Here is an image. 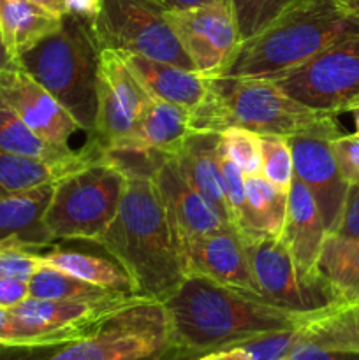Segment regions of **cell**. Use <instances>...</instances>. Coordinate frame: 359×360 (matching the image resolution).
Masks as SVG:
<instances>
[{
  "instance_id": "obj_31",
  "label": "cell",
  "mask_w": 359,
  "mask_h": 360,
  "mask_svg": "<svg viewBox=\"0 0 359 360\" xmlns=\"http://www.w3.org/2000/svg\"><path fill=\"white\" fill-rule=\"evenodd\" d=\"M263 167L260 174L282 192L289 193L294 181V162L287 137L259 136Z\"/></svg>"
},
{
  "instance_id": "obj_6",
  "label": "cell",
  "mask_w": 359,
  "mask_h": 360,
  "mask_svg": "<svg viewBox=\"0 0 359 360\" xmlns=\"http://www.w3.org/2000/svg\"><path fill=\"white\" fill-rule=\"evenodd\" d=\"M127 178L97 160L53 185L44 221L55 239L95 243L118 213Z\"/></svg>"
},
{
  "instance_id": "obj_28",
  "label": "cell",
  "mask_w": 359,
  "mask_h": 360,
  "mask_svg": "<svg viewBox=\"0 0 359 360\" xmlns=\"http://www.w3.org/2000/svg\"><path fill=\"white\" fill-rule=\"evenodd\" d=\"M65 174L70 172L48 162L0 150V195L55 183Z\"/></svg>"
},
{
  "instance_id": "obj_5",
  "label": "cell",
  "mask_w": 359,
  "mask_h": 360,
  "mask_svg": "<svg viewBox=\"0 0 359 360\" xmlns=\"http://www.w3.org/2000/svg\"><path fill=\"white\" fill-rule=\"evenodd\" d=\"M101 51L90 21L63 14L60 27L21 53L14 63L92 134L97 118Z\"/></svg>"
},
{
  "instance_id": "obj_30",
  "label": "cell",
  "mask_w": 359,
  "mask_h": 360,
  "mask_svg": "<svg viewBox=\"0 0 359 360\" xmlns=\"http://www.w3.org/2000/svg\"><path fill=\"white\" fill-rule=\"evenodd\" d=\"M239 41L253 37L298 0H229Z\"/></svg>"
},
{
  "instance_id": "obj_25",
  "label": "cell",
  "mask_w": 359,
  "mask_h": 360,
  "mask_svg": "<svg viewBox=\"0 0 359 360\" xmlns=\"http://www.w3.org/2000/svg\"><path fill=\"white\" fill-rule=\"evenodd\" d=\"M246 217L243 238H280L287 217V195L263 174L245 176Z\"/></svg>"
},
{
  "instance_id": "obj_39",
  "label": "cell",
  "mask_w": 359,
  "mask_h": 360,
  "mask_svg": "<svg viewBox=\"0 0 359 360\" xmlns=\"http://www.w3.org/2000/svg\"><path fill=\"white\" fill-rule=\"evenodd\" d=\"M56 347H21L0 343V360H44Z\"/></svg>"
},
{
  "instance_id": "obj_8",
  "label": "cell",
  "mask_w": 359,
  "mask_h": 360,
  "mask_svg": "<svg viewBox=\"0 0 359 360\" xmlns=\"http://www.w3.org/2000/svg\"><path fill=\"white\" fill-rule=\"evenodd\" d=\"M285 95L315 111L340 115L359 104V34L270 77Z\"/></svg>"
},
{
  "instance_id": "obj_40",
  "label": "cell",
  "mask_w": 359,
  "mask_h": 360,
  "mask_svg": "<svg viewBox=\"0 0 359 360\" xmlns=\"http://www.w3.org/2000/svg\"><path fill=\"white\" fill-rule=\"evenodd\" d=\"M63 11L70 16L83 18V20H95L102 9V0H62Z\"/></svg>"
},
{
  "instance_id": "obj_29",
  "label": "cell",
  "mask_w": 359,
  "mask_h": 360,
  "mask_svg": "<svg viewBox=\"0 0 359 360\" xmlns=\"http://www.w3.org/2000/svg\"><path fill=\"white\" fill-rule=\"evenodd\" d=\"M169 155L134 141H120L113 144L101 143V162L111 165L129 178L153 179Z\"/></svg>"
},
{
  "instance_id": "obj_36",
  "label": "cell",
  "mask_w": 359,
  "mask_h": 360,
  "mask_svg": "<svg viewBox=\"0 0 359 360\" xmlns=\"http://www.w3.org/2000/svg\"><path fill=\"white\" fill-rule=\"evenodd\" d=\"M333 234L347 239H359V183L348 185L340 221Z\"/></svg>"
},
{
  "instance_id": "obj_44",
  "label": "cell",
  "mask_w": 359,
  "mask_h": 360,
  "mask_svg": "<svg viewBox=\"0 0 359 360\" xmlns=\"http://www.w3.org/2000/svg\"><path fill=\"white\" fill-rule=\"evenodd\" d=\"M11 63H14V60H13V56H11L9 49H7L6 42H4L2 34H0V72H2L4 69H7Z\"/></svg>"
},
{
  "instance_id": "obj_41",
  "label": "cell",
  "mask_w": 359,
  "mask_h": 360,
  "mask_svg": "<svg viewBox=\"0 0 359 360\" xmlns=\"http://www.w3.org/2000/svg\"><path fill=\"white\" fill-rule=\"evenodd\" d=\"M197 360H252V355H250V352L245 347L238 345V347L208 352V354H203Z\"/></svg>"
},
{
  "instance_id": "obj_38",
  "label": "cell",
  "mask_w": 359,
  "mask_h": 360,
  "mask_svg": "<svg viewBox=\"0 0 359 360\" xmlns=\"http://www.w3.org/2000/svg\"><path fill=\"white\" fill-rule=\"evenodd\" d=\"M30 297L28 281L16 278H0V308H14Z\"/></svg>"
},
{
  "instance_id": "obj_9",
  "label": "cell",
  "mask_w": 359,
  "mask_h": 360,
  "mask_svg": "<svg viewBox=\"0 0 359 360\" xmlns=\"http://www.w3.org/2000/svg\"><path fill=\"white\" fill-rule=\"evenodd\" d=\"M102 49L137 53L187 70H196L165 20V9L153 0H102L90 21Z\"/></svg>"
},
{
  "instance_id": "obj_7",
  "label": "cell",
  "mask_w": 359,
  "mask_h": 360,
  "mask_svg": "<svg viewBox=\"0 0 359 360\" xmlns=\"http://www.w3.org/2000/svg\"><path fill=\"white\" fill-rule=\"evenodd\" d=\"M168 350L160 302L137 299L87 336L60 345L44 360H146Z\"/></svg>"
},
{
  "instance_id": "obj_17",
  "label": "cell",
  "mask_w": 359,
  "mask_h": 360,
  "mask_svg": "<svg viewBox=\"0 0 359 360\" xmlns=\"http://www.w3.org/2000/svg\"><path fill=\"white\" fill-rule=\"evenodd\" d=\"M53 185L35 186L0 195V248H18L37 253L55 241L44 217L53 197Z\"/></svg>"
},
{
  "instance_id": "obj_4",
  "label": "cell",
  "mask_w": 359,
  "mask_h": 360,
  "mask_svg": "<svg viewBox=\"0 0 359 360\" xmlns=\"http://www.w3.org/2000/svg\"><path fill=\"white\" fill-rule=\"evenodd\" d=\"M333 123L334 115L306 108L271 79L256 77H208L203 101L190 111V130L199 132L239 127L259 136L291 137Z\"/></svg>"
},
{
  "instance_id": "obj_42",
  "label": "cell",
  "mask_w": 359,
  "mask_h": 360,
  "mask_svg": "<svg viewBox=\"0 0 359 360\" xmlns=\"http://www.w3.org/2000/svg\"><path fill=\"white\" fill-rule=\"evenodd\" d=\"M153 2L158 4V6L165 11H178L203 6V4L211 2V0H153Z\"/></svg>"
},
{
  "instance_id": "obj_15",
  "label": "cell",
  "mask_w": 359,
  "mask_h": 360,
  "mask_svg": "<svg viewBox=\"0 0 359 360\" xmlns=\"http://www.w3.org/2000/svg\"><path fill=\"white\" fill-rule=\"evenodd\" d=\"M153 181L157 185L178 252L185 243L231 225L183 179L171 157H168V160L162 164Z\"/></svg>"
},
{
  "instance_id": "obj_14",
  "label": "cell",
  "mask_w": 359,
  "mask_h": 360,
  "mask_svg": "<svg viewBox=\"0 0 359 360\" xmlns=\"http://www.w3.org/2000/svg\"><path fill=\"white\" fill-rule=\"evenodd\" d=\"M0 97L32 132L55 146L69 148L74 134L83 130L62 104L16 63L0 72Z\"/></svg>"
},
{
  "instance_id": "obj_19",
  "label": "cell",
  "mask_w": 359,
  "mask_h": 360,
  "mask_svg": "<svg viewBox=\"0 0 359 360\" xmlns=\"http://www.w3.org/2000/svg\"><path fill=\"white\" fill-rule=\"evenodd\" d=\"M0 150L48 162L67 172L101 160V141L92 136L81 150L60 148L32 132L9 104L0 97Z\"/></svg>"
},
{
  "instance_id": "obj_1",
  "label": "cell",
  "mask_w": 359,
  "mask_h": 360,
  "mask_svg": "<svg viewBox=\"0 0 359 360\" xmlns=\"http://www.w3.org/2000/svg\"><path fill=\"white\" fill-rule=\"evenodd\" d=\"M160 304L168 348L180 354L238 347L259 336L299 329L306 319L201 276H187Z\"/></svg>"
},
{
  "instance_id": "obj_22",
  "label": "cell",
  "mask_w": 359,
  "mask_h": 360,
  "mask_svg": "<svg viewBox=\"0 0 359 360\" xmlns=\"http://www.w3.org/2000/svg\"><path fill=\"white\" fill-rule=\"evenodd\" d=\"M62 16L32 0H0V34L13 60L60 27Z\"/></svg>"
},
{
  "instance_id": "obj_33",
  "label": "cell",
  "mask_w": 359,
  "mask_h": 360,
  "mask_svg": "<svg viewBox=\"0 0 359 360\" xmlns=\"http://www.w3.org/2000/svg\"><path fill=\"white\" fill-rule=\"evenodd\" d=\"M220 167L224 176L225 199H227L229 211H231L232 225L241 232L246 217V195H245V174L241 169L229 157H225L220 148Z\"/></svg>"
},
{
  "instance_id": "obj_47",
  "label": "cell",
  "mask_w": 359,
  "mask_h": 360,
  "mask_svg": "<svg viewBox=\"0 0 359 360\" xmlns=\"http://www.w3.org/2000/svg\"><path fill=\"white\" fill-rule=\"evenodd\" d=\"M352 115H354V123H355V132L359 134V104L352 109Z\"/></svg>"
},
{
  "instance_id": "obj_21",
  "label": "cell",
  "mask_w": 359,
  "mask_h": 360,
  "mask_svg": "<svg viewBox=\"0 0 359 360\" xmlns=\"http://www.w3.org/2000/svg\"><path fill=\"white\" fill-rule=\"evenodd\" d=\"M317 274L333 304L359 302V239L327 234L317 260Z\"/></svg>"
},
{
  "instance_id": "obj_12",
  "label": "cell",
  "mask_w": 359,
  "mask_h": 360,
  "mask_svg": "<svg viewBox=\"0 0 359 360\" xmlns=\"http://www.w3.org/2000/svg\"><path fill=\"white\" fill-rule=\"evenodd\" d=\"M340 132L336 123L287 137L294 162V178L299 179L315 199L327 234L340 221L348 185L341 179L331 150V139Z\"/></svg>"
},
{
  "instance_id": "obj_13",
  "label": "cell",
  "mask_w": 359,
  "mask_h": 360,
  "mask_svg": "<svg viewBox=\"0 0 359 360\" xmlns=\"http://www.w3.org/2000/svg\"><path fill=\"white\" fill-rule=\"evenodd\" d=\"M185 276H201L211 281L257 295L250 271L245 238L234 225L199 236L180 248Z\"/></svg>"
},
{
  "instance_id": "obj_16",
  "label": "cell",
  "mask_w": 359,
  "mask_h": 360,
  "mask_svg": "<svg viewBox=\"0 0 359 360\" xmlns=\"http://www.w3.org/2000/svg\"><path fill=\"white\" fill-rule=\"evenodd\" d=\"M326 236L327 231L315 199L310 190L294 178L287 195V217L280 239L301 280L317 287H324L317 274V260Z\"/></svg>"
},
{
  "instance_id": "obj_27",
  "label": "cell",
  "mask_w": 359,
  "mask_h": 360,
  "mask_svg": "<svg viewBox=\"0 0 359 360\" xmlns=\"http://www.w3.org/2000/svg\"><path fill=\"white\" fill-rule=\"evenodd\" d=\"M28 292L30 297L51 299V301H102L116 295H125L95 287L44 262L39 264L28 280Z\"/></svg>"
},
{
  "instance_id": "obj_26",
  "label": "cell",
  "mask_w": 359,
  "mask_h": 360,
  "mask_svg": "<svg viewBox=\"0 0 359 360\" xmlns=\"http://www.w3.org/2000/svg\"><path fill=\"white\" fill-rule=\"evenodd\" d=\"M39 260L63 273L76 276L87 283L101 287L104 290L116 294L134 295L132 283L125 271L116 262L102 259L97 255H88L83 252H69V250H51L48 253H37Z\"/></svg>"
},
{
  "instance_id": "obj_34",
  "label": "cell",
  "mask_w": 359,
  "mask_h": 360,
  "mask_svg": "<svg viewBox=\"0 0 359 360\" xmlns=\"http://www.w3.org/2000/svg\"><path fill=\"white\" fill-rule=\"evenodd\" d=\"M334 160L347 185L359 183V134H338L331 139Z\"/></svg>"
},
{
  "instance_id": "obj_37",
  "label": "cell",
  "mask_w": 359,
  "mask_h": 360,
  "mask_svg": "<svg viewBox=\"0 0 359 360\" xmlns=\"http://www.w3.org/2000/svg\"><path fill=\"white\" fill-rule=\"evenodd\" d=\"M282 360H359V354L344 350H326L299 341Z\"/></svg>"
},
{
  "instance_id": "obj_20",
  "label": "cell",
  "mask_w": 359,
  "mask_h": 360,
  "mask_svg": "<svg viewBox=\"0 0 359 360\" xmlns=\"http://www.w3.org/2000/svg\"><path fill=\"white\" fill-rule=\"evenodd\" d=\"M137 83L150 97L183 105L192 111L208 90V77L137 53L120 51Z\"/></svg>"
},
{
  "instance_id": "obj_2",
  "label": "cell",
  "mask_w": 359,
  "mask_h": 360,
  "mask_svg": "<svg viewBox=\"0 0 359 360\" xmlns=\"http://www.w3.org/2000/svg\"><path fill=\"white\" fill-rule=\"evenodd\" d=\"M95 245L125 271L136 297L162 302L187 278L153 179H127L118 213Z\"/></svg>"
},
{
  "instance_id": "obj_24",
  "label": "cell",
  "mask_w": 359,
  "mask_h": 360,
  "mask_svg": "<svg viewBox=\"0 0 359 360\" xmlns=\"http://www.w3.org/2000/svg\"><path fill=\"white\" fill-rule=\"evenodd\" d=\"M298 330L303 343L359 354V302L333 304L313 313L303 320Z\"/></svg>"
},
{
  "instance_id": "obj_43",
  "label": "cell",
  "mask_w": 359,
  "mask_h": 360,
  "mask_svg": "<svg viewBox=\"0 0 359 360\" xmlns=\"http://www.w3.org/2000/svg\"><path fill=\"white\" fill-rule=\"evenodd\" d=\"M32 2L39 4V6H42L44 9H48V11H51V13L58 14V16H63V14H65V11H63L62 0H32Z\"/></svg>"
},
{
  "instance_id": "obj_11",
  "label": "cell",
  "mask_w": 359,
  "mask_h": 360,
  "mask_svg": "<svg viewBox=\"0 0 359 360\" xmlns=\"http://www.w3.org/2000/svg\"><path fill=\"white\" fill-rule=\"evenodd\" d=\"M165 20L196 72L204 77H217L241 42L229 0H211L189 9L165 11Z\"/></svg>"
},
{
  "instance_id": "obj_46",
  "label": "cell",
  "mask_w": 359,
  "mask_h": 360,
  "mask_svg": "<svg viewBox=\"0 0 359 360\" xmlns=\"http://www.w3.org/2000/svg\"><path fill=\"white\" fill-rule=\"evenodd\" d=\"M7 326H9V309L0 308V343L4 345V340H6Z\"/></svg>"
},
{
  "instance_id": "obj_35",
  "label": "cell",
  "mask_w": 359,
  "mask_h": 360,
  "mask_svg": "<svg viewBox=\"0 0 359 360\" xmlns=\"http://www.w3.org/2000/svg\"><path fill=\"white\" fill-rule=\"evenodd\" d=\"M35 252L18 248H0V278H16L28 281L39 267Z\"/></svg>"
},
{
  "instance_id": "obj_32",
  "label": "cell",
  "mask_w": 359,
  "mask_h": 360,
  "mask_svg": "<svg viewBox=\"0 0 359 360\" xmlns=\"http://www.w3.org/2000/svg\"><path fill=\"white\" fill-rule=\"evenodd\" d=\"M220 148L225 157L231 158L245 176L260 174L263 157H260L259 134L232 127L220 134Z\"/></svg>"
},
{
  "instance_id": "obj_18",
  "label": "cell",
  "mask_w": 359,
  "mask_h": 360,
  "mask_svg": "<svg viewBox=\"0 0 359 360\" xmlns=\"http://www.w3.org/2000/svg\"><path fill=\"white\" fill-rule=\"evenodd\" d=\"M169 157L183 179L232 225L220 167V134L190 130Z\"/></svg>"
},
{
  "instance_id": "obj_10",
  "label": "cell",
  "mask_w": 359,
  "mask_h": 360,
  "mask_svg": "<svg viewBox=\"0 0 359 360\" xmlns=\"http://www.w3.org/2000/svg\"><path fill=\"white\" fill-rule=\"evenodd\" d=\"M245 246L260 301L298 316L333 306L326 288L301 280L280 238H245Z\"/></svg>"
},
{
  "instance_id": "obj_23",
  "label": "cell",
  "mask_w": 359,
  "mask_h": 360,
  "mask_svg": "<svg viewBox=\"0 0 359 360\" xmlns=\"http://www.w3.org/2000/svg\"><path fill=\"white\" fill-rule=\"evenodd\" d=\"M190 132V111L160 98H148L129 139L171 155Z\"/></svg>"
},
{
  "instance_id": "obj_3",
  "label": "cell",
  "mask_w": 359,
  "mask_h": 360,
  "mask_svg": "<svg viewBox=\"0 0 359 360\" xmlns=\"http://www.w3.org/2000/svg\"><path fill=\"white\" fill-rule=\"evenodd\" d=\"M355 34L359 20L334 0H298L259 34L239 42L217 77L270 79Z\"/></svg>"
},
{
  "instance_id": "obj_45",
  "label": "cell",
  "mask_w": 359,
  "mask_h": 360,
  "mask_svg": "<svg viewBox=\"0 0 359 360\" xmlns=\"http://www.w3.org/2000/svg\"><path fill=\"white\" fill-rule=\"evenodd\" d=\"M338 6L344 11H347L348 14H352L354 18L359 20V0H334Z\"/></svg>"
}]
</instances>
